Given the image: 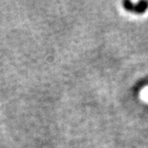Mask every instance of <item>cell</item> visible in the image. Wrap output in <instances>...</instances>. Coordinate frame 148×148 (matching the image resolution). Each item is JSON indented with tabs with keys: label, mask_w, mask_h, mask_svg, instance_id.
Returning <instances> with one entry per match:
<instances>
[]
</instances>
